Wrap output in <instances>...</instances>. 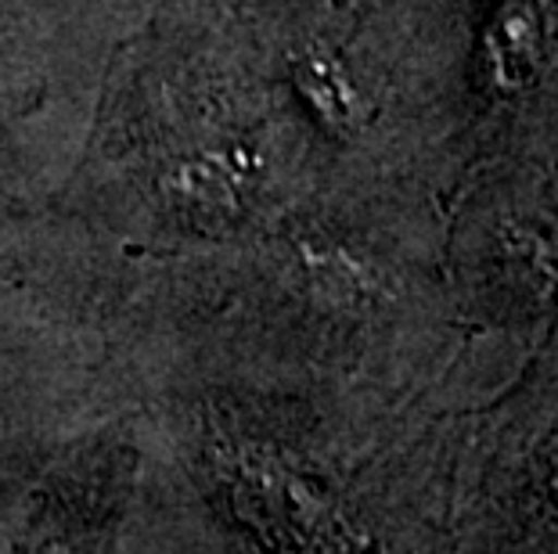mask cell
<instances>
[{
    "label": "cell",
    "instance_id": "obj_1",
    "mask_svg": "<svg viewBox=\"0 0 558 554\" xmlns=\"http://www.w3.org/2000/svg\"><path fill=\"white\" fill-rule=\"evenodd\" d=\"M454 554H558V410L450 451Z\"/></svg>",
    "mask_w": 558,
    "mask_h": 554
},
{
    "label": "cell",
    "instance_id": "obj_2",
    "mask_svg": "<svg viewBox=\"0 0 558 554\" xmlns=\"http://www.w3.org/2000/svg\"><path fill=\"white\" fill-rule=\"evenodd\" d=\"M130 493L134 454L123 440L69 446L29 487L11 554H112Z\"/></svg>",
    "mask_w": 558,
    "mask_h": 554
},
{
    "label": "cell",
    "instance_id": "obj_3",
    "mask_svg": "<svg viewBox=\"0 0 558 554\" xmlns=\"http://www.w3.org/2000/svg\"><path fill=\"white\" fill-rule=\"evenodd\" d=\"M551 44L548 0H508L490 22L486 65L497 87H526L544 65Z\"/></svg>",
    "mask_w": 558,
    "mask_h": 554
}]
</instances>
